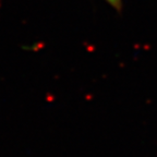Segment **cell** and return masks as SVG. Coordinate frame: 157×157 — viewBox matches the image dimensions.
<instances>
[{
  "label": "cell",
  "instance_id": "1",
  "mask_svg": "<svg viewBox=\"0 0 157 157\" xmlns=\"http://www.w3.org/2000/svg\"><path fill=\"white\" fill-rule=\"evenodd\" d=\"M106 1L118 11H120L122 8V0H106Z\"/></svg>",
  "mask_w": 157,
  "mask_h": 157
}]
</instances>
